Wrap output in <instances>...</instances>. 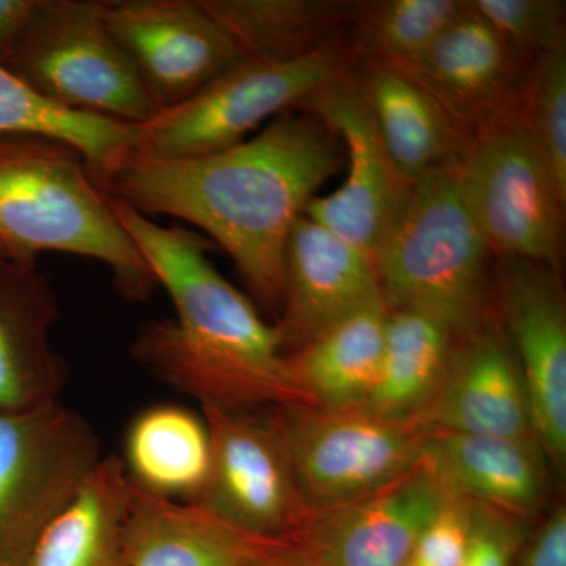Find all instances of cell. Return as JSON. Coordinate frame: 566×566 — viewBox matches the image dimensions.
Instances as JSON below:
<instances>
[{
    "instance_id": "cell-7",
    "label": "cell",
    "mask_w": 566,
    "mask_h": 566,
    "mask_svg": "<svg viewBox=\"0 0 566 566\" xmlns=\"http://www.w3.org/2000/svg\"><path fill=\"white\" fill-rule=\"evenodd\" d=\"M457 175L469 211L499 260H531L560 270L566 189L524 112L475 133Z\"/></svg>"
},
{
    "instance_id": "cell-19",
    "label": "cell",
    "mask_w": 566,
    "mask_h": 566,
    "mask_svg": "<svg viewBox=\"0 0 566 566\" xmlns=\"http://www.w3.org/2000/svg\"><path fill=\"white\" fill-rule=\"evenodd\" d=\"M59 307L36 266L0 255V412L25 411L57 400L65 360L52 349Z\"/></svg>"
},
{
    "instance_id": "cell-9",
    "label": "cell",
    "mask_w": 566,
    "mask_h": 566,
    "mask_svg": "<svg viewBox=\"0 0 566 566\" xmlns=\"http://www.w3.org/2000/svg\"><path fill=\"white\" fill-rule=\"evenodd\" d=\"M211 463L197 504L245 534L289 542L315 515L294 474L281 408H203Z\"/></svg>"
},
{
    "instance_id": "cell-20",
    "label": "cell",
    "mask_w": 566,
    "mask_h": 566,
    "mask_svg": "<svg viewBox=\"0 0 566 566\" xmlns=\"http://www.w3.org/2000/svg\"><path fill=\"white\" fill-rule=\"evenodd\" d=\"M285 546L245 534L203 506L145 493L132 483L126 566H262Z\"/></svg>"
},
{
    "instance_id": "cell-2",
    "label": "cell",
    "mask_w": 566,
    "mask_h": 566,
    "mask_svg": "<svg viewBox=\"0 0 566 566\" xmlns=\"http://www.w3.org/2000/svg\"><path fill=\"white\" fill-rule=\"evenodd\" d=\"M111 202L177 312L175 319L142 327L132 345L134 359L202 409L314 405L290 370L277 327L208 259L210 240Z\"/></svg>"
},
{
    "instance_id": "cell-10",
    "label": "cell",
    "mask_w": 566,
    "mask_h": 566,
    "mask_svg": "<svg viewBox=\"0 0 566 566\" xmlns=\"http://www.w3.org/2000/svg\"><path fill=\"white\" fill-rule=\"evenodd\" d=\"M281 415L297 485L314 513L375 493L422 460L427 431L363 406L293 405Z\"/></svg>"
},
{
    "instance_id": "cell-24",
    "label": "cell",
    "mask_w": 566,
    "mask_h": 566,
    "mask_svg": "<svg viewBox=\"0 0 566 566\" xmlns=\"http://www.w3.org/2000/svg\"><path fill=\"white\" fill-rule=\"evenodd\" d=\"M211 463L208 424L181 406H153L129 424L126 475L145 493L196 502Z\"/></svg>"
},
{
    "instance_id": "cell-26",
    "label": "cell",
    "mask_w": 566,
    "mask_h": 566,
    "mask_svg": "<svg viewBox=\"0 0 566 566\" xmlns=\"http://www.w3.org/2000/svg\"><path fill=\"white\" fill-rule=\"evenodd\" d=\"M455 342L430 316L389 311L378 378L360 406L382 419L416 423L444 381Z\"/></svg>"
},
{
    "instance_id": "cell-31",
    "label": "cell",
    "mask_w": 566,
    "mask_h": 566,
    "mask_svg": "<svg viewBox=\"0 0 566 566\" xmlns=\"http://www.w3.org/2000/svg\"><path fill=\"white\" fill-rule=\"evenodd\" d=\"M471 527L463 566H515L536 521L469 501Z\"/></svg>"
},
{
    "instance_id": "cell-3",
    "label": "cell",
    "mask_w": 566,
    "mask_h": 566,
    "mask_svg": "<svg viewBox=\"0 0 566 566\" xmlns=\"http://www.w3.org/2000/svg\"><path fill=\"white\" fill-rule=\"evenodd\" d=\"M0 249L22 266L43 252L98 260L126 300L159 286L84 158L48 137L0 136Z\"/></svg>"
},
{
    "instance_id": "cell-14",
    "label": "cell",
    "mask_w": 566,
    "mask_h": 566,
    "mask_svg": "<svg viewBox=\"0 0 566 566\" xmlns=\"http://www.w3.org/2000/svg\"><path fill=\"white\" fill-rule=\"evenodd\" d=\"M449 499L420 460L381 490L315 513L286 542V556L297 566H408L417 538Z\"/></svg>"
},
{
    "instance_id": "cell-18",
    "label": "cell",
    "mask_w": 566,
    "mask_h": 566,
    "mask_svg": "<svg viewBox=\"0 0 566 566\" xmlns=\"http://www.w3.org/2000/svg\"><path fill=\"white\" fill-rule=\"evenodd\" d=\"M422 461L452 497L531 521L551 509L556 471L535 438L436 431Z\"/></svg>"
},
{
    "instance_id": "cell-28",
    "label": "cell",
    "mask_w": 566,
    "mask_h": 566,
    "mask_svg": "<svg viewBox=\"0 0 566 566\" xmlns=\"http://www.w3.org/2000/svg\"><path fill=\"white\" fill-rule=\"evenodd\" d=\"M469 7L471 0L363 2L346 36L357 61L401 65L427 51Z\"/></svg>"
},
{
    "instance_id": "cell-29",
    "label": "cell",
    "mask_w": 566,
    "mask_h": 566,
    "mask_svg": "<svg viewBox=\"0 0 566 566\" xmlns=\"http://www.w3.org/2000/svg\"><path fill=\"white\" fill-rule=\"evenodd\" d=\"M471 6L528 62L566 44L564 0H472Z\"/></svg>"
},
{
    "instance_id": "cell-8",
    "label": "cell",
    "mask_w": 566,
    "mask_h": 566,
    "mask_svg": "<svg viewBox=\"0 0 566 566\" xmlns=\"http://www.w3.org/2000/svg\"><path fill=\"white\" fill-rule=\"evenodd\" d=\"M103 458L92 423L59 400L0 412V565L24 566Z\"/></svg>"
},
{
    "instance_id": "cell-1",
    "label": "cell",
    "mask_w": 566,
    "mask_h": 566,
    "mask_svg": "<svg viewBox=\"0 0 566 566\" xmlns=\"http://www.w3.org/2000/svg\"><path fill=\"white\" fill-rule=\"evenodd\" d=\"M342 166L338 137L314 114L297 109L211 155L161 158L126 150L93 181L140 214L199 227L232 256L253 297L279 315L290 232Z\"/></svg>"
},
{
    "instance_id": "cell-17",
    "label": "cell",
    "mask_w": 566,
    "mask_h": 566,
    "mask_svg": "<svg viewBox=\"0 0 566 566\" xmlns=\"http://www.w3.org/2000/svg\"><path fill=\"white\" fill-rule=\"evenodd\" d=\"M416 424L427 433L535 438L523 376L497 318L455 342L444 381Z\"/></svg>"
},
{
    "instance_id": "cell-22",
    "label": "cell",
    "mask_w": 566,
    "mask_h": 566,
    "mask_svg": "<svg viewBox=\"0 0 566 566\" xmlns=\"http://www.w3.org/2000/svg\"><path fill=\"white\" fill-rule=\"evenodd\" d=\"M132 482L123 460L103 458L74 501L36 539L24 566H126Z\"/></svg>"
},
{
    "instance_id": "cell-13",
    "label": "cell",
    "mask_w": 566,
    "mask_h": 566,
    "mask_svg": "<svg viewBox=\"0 0 566 566\" xmlns=\"http://www.w3.org/2000/svg\"><path fill=\"white\" fill-rule=\"evenodd\" d=\"M104 20L158 107L170 109L244 57L200 0H104Z\"/></svg>"
},
{
    "instance_id": "cell-27",
    "label": "cell",
    "mask_w": 566,
    "mask_h": 566,
    "mask_svg": "<svg viewBox=\"0 0 566 566\" xmlns=\"http://www.w3.org/2000/svg\"><path fill=\"white\" fill-rule=\"evenodd\" d=\"M0 136H40L74 148L93 180L132 150L136 125L55 106L0 65Z\"/></svg>"
},
{
    "instance_id": "cell-36",
    "label": "cell",
    "mask_w": 566,
    "mask_h": 566,
    "mask_svg": "<svg viewBox=\"0 0 566 566\" xmlns=\"http://www.w3.org/2000/svg\"><path fill=\"white\" fill-rule=\"evenodd\" d=\"M0 255L6 256V253H3L2 249H0Z\"/></svg>"
},
{
    "instance_id": "cell-6",
    "label": "cell",
    "mask_w": 566,
    "mask_h": 566,
    "mask_svg": "<svg viewBox=\"0 0 566 566\" xmlns=\"http://www.w3.org/2000/svg\"><path fill=\"white\" fill-rule=\"evenodd\" d=\"M0 65L66 111L132 125L158 114L98 0H40L28 31Z\"/></svg>"
},
{
    "instance_id": "cell-16",
    "label": "cell",
    "mask_w": 566,
    "mask_h": 566,
    "mask_svg": "<svg viewBox=\"0 0 566 566\" xmlns=\"http://www.w3.org/2000/svg\"><path fill=\"white\" fill-rule=\"evenodd\" d=\"M381 300L375 256L301 216L286 241L281 318L274 324L283 354Z\"/></svg>"
},
{
    "instance_id": "cell-32",
    "label": "cell",
    "mask_w": 566,
    "mask_h": 566,
    "mask_svg": "<svg viewBox=\"0 0 566 566\" xmlns=\"http://www.w3.org/2000/svg\"><path fill=\"white\" fill-rule=\"evenodd\" d=\"M469 527V501L449 499L417 538L408 566H463Z\"/></svg>"
},
{
    "instance_id": "cell-37",
    "label": "cell",
    "mask_w": 566,
    "mask_h": 566,
    "mask_svg": "<svg viewBox=\"0 0 566 566\" xmlns=\"http://www.w3.org/2000/svg\"><path fill=\"white\" fill-rule=\"evenodd\" d=\"M0 566H7V565H0Z\"/></svg>"
},
{
    "instance_id": "cell-25",
    "label": "cell",
    "mask_w": 566,
    "mask_h": 566,
    "mask_svg": "<svg viewBox=\"0 0 566 566\" xmlns=\"http://www.w3.org/2000/svg\"><path fill=\"white\" fill-rule=\"evenodd\" d=\"M244 57L285 61L348 32L364 0H200Z\"/></svg>"
},
{
    "instance_id": "cell-15",
    "label": "cell",
    "mask_w": 566,
    "mask_h": 566,
    "mask_svg": "<svg viewBox=\"0 0 566 566\" xmlns=\"http://www.w3.org/2000/svg\"><path fill=\"white\" fill-rule=\"evenodd\" d=\"M534 63L506 46L471 6L419 57L392 66L474 136L523 114Z\"/></svg>"
},
{
    "instance_id": "cell-34",
    "label": "cell",
    "mask_w": 566,
    "mask_h": 566,
    "mask_svg": "<svg viewBox=\"0 0 566 566\" xmlns=\"http://www.w3.org/2000/svg\"><path fill=\"white\" fill-rule=\"evenodd\" d=\"M40 0H0V62L21 40L35 17Z\"/></svg>"
},
{
    "instance_id": "cell-23",
    "label": "cell",
    "mask_w": 566,
    "mask_h": 566,
    "mask_svg": "<svg viewBox=\"0 0 566 566\" xmlns=\"http://www.w3.org/2000/svg\"><path fill=\"white\" fill-rule=\"evenodd\" d=\"M387 315L385 301H376L286 356L312 403L331 409L364 403L381 367Z\"/></svg>"
},
{
    "instance_id": "cell-35",
    "label": "cell",
    "mask_w": 566,
    "mask_h": 566,
    "mask_svg": "<svg viewBox=\"0 0 566 566\" xmlns=\"http://www.w3.org/2000/svg\"><path fill=\"white\" fill-rule=\"evenodd\" d=\"M262 566H297V565L293 564V562L290 560V557L286 556V546H285V549H283L282 553L279 554L277 557L271 558L270 562H266V564H263Z\"/></svg>"
},
{
    "instance_id": "cell-12",
    "label": "cell",
    "mask_w": 566,
    "mask_h": 566,
    "mask_svg": "<svg viewBox=\"0 0 566 566\" xmlns=\"http://www.w3.org/2000/svg\"><path fill=\"white\" fill-rule=\"evenodd\" d=\"M300 109L314 114L345 145L348 170L344 185L329 196L314 197L304 216L375 256L411 185L390 161L357 76V63Z\"/></svg>"
},
{
    "instance_id": "cell-4",
    "label": "cell",
    "mask_w": 566,
    "mask_h": 566,
    "mask_svg": "<svg viewBox=\"0 0 566 566\" xmlns=\"http://www.w3.org/2000/svg\"><path fill=\"white\" fill-rule=\"evenodd\" d=\"M457 164L412 182L375 262L389 311L430 316L460 342L495 322L499 259L469 211Z\"/></svg>"
},
{
    "instance_id": "cell-5",
    "label": "cell",
    "mask_w": 566,
    "mask_h": 566,
    "mask_svg": "<svg viewBox=\"0 0 566 566\" xmlns=\"http://www.w3.org/2000/svg\"><path fill=\"white\" fill-rule=\"evenodd\" d=\"M356 63L346 32L296 59L243 57L185 102L136 125L132 150L161 158L227 150L264 122L300 109Z\"/></svg>"
},
{
    "instance_id": "cell-21",
    "label": "cell",
    "mask_w": 566,
    "mask_h": 566,
    "mask_svg": "<svg viewBox=\"0 0 566 566\" xmlns=\"http://www.w3.org/2000/svg\"><path fill=\"white\" fill-rule=\"evenodd\" d=\"M357 76L390 161L408 185L460 163L471 134L416 81L376 59L357 61Z\"/></svg>"
},
{
    "instance_id": "cell-11",
    "label": "cell",
    "mask_w": 566,
    "mask_h": 566,
    "mask_svg": "<svg viewBox=\"0 0 566 566\" xmlns=\"http://www.w3.org/2000/svg\"><path fill=\"white\" fill-rule=\"evenodd\" d=\"M494 311L515 354L532 430L557 475L566 465V304L560 270L497 260Z\"/></svg>"
},
{
    "instance_id": "cell-33",
    "label": "cell",
    "mask_w": 566,
    "mask_h": 566,
    "mask_svg": "<svg viewBox=\"0 0 566 566\" xmlns=\"http://www.w3.org/2000/svg\"><path fill=\"white\" fill-rule=\"evenodd\" d=\"M515 566H566V506L551 505L528 532Z\"/></svg>"
},
{
    "instance_id": "cell-30",
    "label": "cell",
    "mask_w": 566,
    "mask_h": 566,
    "mask_svg": "<svg viewBox=\"0 0 566 566\" xmlns=\"http://www.w3.org/2000/svg\"><path fill=\"white\" fill-rule=\"evenodd\" d=\"M524 120L566 189V44L534 63Z\"/></svg>"
}]
</instances>
